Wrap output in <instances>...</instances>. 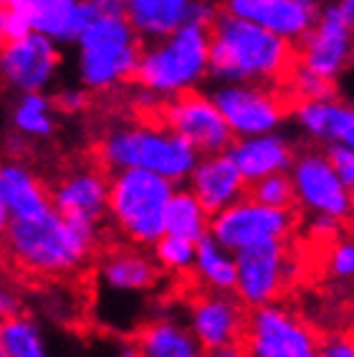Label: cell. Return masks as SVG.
I'll return each instance as SVG.
<instances>
[{"label": "cell", "mask_w": 354, "mask_h": 357, "mask_svg": "<svg viewBox=\"0 0 354 357\" xmlns=\"http://www.w3.org/2000/svg\"><path fill=\"white\" fill-rule=\"evenodd\" d=\"M208 63L213 74L223 79L263 82L286 89L299 69V46L293 38L236 18L215 6L208 21Z\"/></svg>", "instance_id": "cell-1"}, {"label": "cell", "mask_w": 354, "mask_h": 357, "mask_svg": "<svg viewBox=\"0 0 354 357\" xmlns=\"http://www.w3.org/2000/svg\"><path fill=\"white\" fill-rule=\"evenodd\" d=\"M6 251L15 266L36 276H71L82 271L99 243V228L63 218L54 208L38 218L10 220Z\"/></svg>", "instance_id": "cell-2"}, {"label": "cell", "mask_w": 354, "mask_h": 357, "mask_svg": "<svg viewBox=\"0 0 354 357\" xmlns=\"http://www.w3.org/2000/svg\"><path fill=\"white\" fill-rule=\"evenodd\" d=\"M94 158L107 172L142 167L180 183L198 162V150L170 130L132 122L104 132L94 144Z\"/></svg>", "instance_id": "cell-3"}, {"label": "cell", "mask_w": 354, "mask_h": 357, "mask_svg": "<svg viewBox=\"0 0 354 357\" xmlns=\"http://www.w3.org/2000/svg\"><path fill=\"white\" fill-rule=\"evenodd\" d=\"M175 183L142 167H127L109 175L107 218L127 243L152 248L164 234V211Z\"/></svg>", "instance_id": "cell-4"}, {"label": "cell", "mask_w": 354, "mask_h": 357, "mask_svg": "<svg viewBox=\"0 0 354 357\" xmlns=\"http://www.w3.org/2000/svg\"><path fill=\"white\" fill-rule=\"evenodd\" d=\"M82 43V82L91 91H107L119 86H132L137 61L144 51L124 10H109L88 23L79 36Z\"/></svg>", "instance_id": "cell-5"}, {"label": "cell", "mask_w": 354, "mask_h": 357, "mask_svg": "<svg viewBox=\"0 0 354 357\" xmlns=\"http://www.w3.org/2000/svg\"><path fill=\"white\" fill-rule=\"evenodd\" d=\"M208 63V23L185 21L160 48L142 51L132 86L177 91L198 82Z\"/></svg>", "instance_id": "cell-6"}, {"label": "cell", "mask_w": 354, "mask_h": 357, "mask_svg": "<svg viewBox=\"0 0 354 357\" xmlns=\"http://www.w3.org/2000/svg\"><path fill=\"white\" fill-rule=\"evenodd\" d=\"M296 251L291 241H266L236 251V287L233 294L248 310L279 302L296 282Z\"/></svg>", "instance_id": "cell-7"}, {"label": "cell", "mask_w": 354, "mask_h": 357, "mask_svg": "<svg viewBox=\"0 0 354 357\" xmlns=\"http://www.w3.org/2000/svg\"><path fill=\"white\" fill-rule=\"evenodd\" d=\"M299 223V208H271L243 195L210 215V236L236 254L266 241H291Z\"/></svg>", "instance_id": "cell-8"}, {"label": "cell", "mask_w": 354, "mask_h": 357, "mask_svg": "<svg viewBox=\"0 0 354 357\" xmlns=\"http://www.w3.org/2000/svg\"><path fill=\"white\" fill-rule=\"evenodd\" d=\"M321 337L307 319L273 302L248 310L243 347L248 357H319Z\"/></svg>", "instance_id": "cell-9"}, {"label": "cell", "mask_w": 354, "mask_h": 357, "mask_svg": "<svg viewBox=\"0 0 354 357\" xmlns=\"http://www.w3.org/2000/svg\"><path fill=\"white\" fill-rule=\"evenodd\" d=\"M296 208L309 215H329L341 223L354 220V190L334 172L327 152L304 150L291 162Z\"/></svg>", "instance_id": "cell-10"}, {"label": "cell", "mask_w": 354, "mask_h": 357, "mask_svg": "<svg viewBox=\"0 0 354 357\" xmlns=\"http://www.w3.org/2000/svg\"><path fill=\"white\" fill-rule=\"evenodd\" d=\"M215 107L236 137L271 132L281 119L296 112V99L284 86H228L215 94Z\"/></svg>", "instance_id": "cell-11"}, {"label": "cell", "mask_w": 354, "mask_h": 357, "mask_svg": "<svg viewBox=\"0 0 354 357\" xmlns=\"http://www.w3.org/2000/svg\"><path fill=\"white\" fill-rule=\"evenodd\" d=\"M183 319L205 350L243 342L248 307L233 291L198 289L185 302Z\"/></svg>", "instance_id": "cell-12"}, {"label": "cell", "mask_w": 354, "mask_h": 357, "mask_svg": "<svg viewBox=\"0 0 354 357\" xmlns=\"http://www.w3.org/2000/svg\"><path fill=\"white\" fill-rule=\"evenodd\" d=\"M109 172L102 165H84L63 172L51 188V206L63 218L99 228L107 218Z\"/></svg>", "instance_id": "cell-13"}, {"label": "cell", "mask_w": 354, "mask_h": 357, "mask_svg": "<svg viewBox=\"0 0 354 357\" xmlns=\"http://www.w3.org/2000/svg\"><path fill=\"white\" fill-rule=\"evenodd\" d=\"M59 61L61 56L54 41L31 31L0 46V82L21 91H41L59 69Z\"/></svg>", "instance_id": "cell-14"}, {"label": "cell", "mask_w": 354, "mask_h": 357, "mask_svg": "<svg viewBox=\"0 0 354 357\" xmlns=\"http://www.w3.org/2000/svg\"><path fill=\"white\" fill-rule=\"evenodd\" d=\"M296 46H299V63L314 74L334 79L341 69H347L354 56V46L349 38V28L341 21L339 6L327 8L319 15V23L309 28L301 38H296Z\"/></svg>", "instance_id": "cell-15"}, {"label": "cell", "mask_w": 354, "mask_h": 357, "mask_svg": "<svg viewBox=\"0 0 354 357\" xmlns=\"http://www.w3.org/2000/svg\"><path fill=\"white\" fill-rule=\"evenodd\" d=\"M96 279L107 294H147L160 284L162 268L144 248L127 243L111 248L99 261Z\"/></svg>", "instance_id": "cell-16"}, {"label": "cell", "mask_w": 354, "mask_h": 357, "mask_svg": "<svg viewBox=\"0 0 354 357\" xmlns=\"http://www.w3.org/2000/svg\"><path fill=\"white\" fill-rule=\"evenodd\" d=\"M187 183H190L187 190L203 203V208L210 215H215L248 192V183L228 152H215V155H205L203 160H198L187 175Z\"/></svg>", "instance_id": "cell-17"}, {"label": "cell", "mask_w": 354, "mask_h": 357, "mask_svg": "<svg viewBox=\"0 0 354 357\" xmlns=\"http://www.w3.org/2000/svg\"><path fill=\"white\" fill-rule=\"evenodd\" d=\"M218 8L293 41L307 33L316 18L314 0H223Z\"/></svg>", "instance_id": "cell-18"}, {"label": "cell", "mask_w": 354, "mask_h": 357, "mask_svg": "<svg viewBox=\"0 0 354 357\" xmlns=\"http://www.w3.org/2000/svg\"><path fill=\"white\" fill-rule=\"evenodd\" d=\"M0 203L10 213V220L38 218L54 208L46 183L21 160L0 162Z\"/></svg>", "instance_id": "cell-19"}, {"label": "cell", "mask_w": 354, "mask_h": 357, "mask_svg": "<svg viewBox=\"0 0 354 357\" xmlns=\"http://www.w3.org/2000/svg\"><path fill=\"white\" fill-rule=\"evenodd\" d=\"M134 347L142 357H203L205 347L192 335L187 322L175 314L144 319L134 332Z\"/></svg>", "instance_id": "cell-20"}, {"label": "cell", "mask_w": 354, "mask_h": 357, "mask_svg": "<svg viewBox=\"0 0 354 357\" xmlns=\"http://www.w3.org/2000/svg\"><path fill=\"white\" fill-rule=\"evenodd\" d=\"M225 152L238 165L245 183L261 180L266 175H273V172H286L296 158V152L286 139L279 135H268V132L233 139Z\"/></svg>", "instance_id": "cell-21"}, {"label": "cell", "mask_w": 354, "mask_h": 357, "mask_svg": "<svg viewBox=\"0 0 354 357\" xmlns=\"http://www.w3.org/2000/svg\"><path fill=\"white\" fill-rule=\"evenodd\" d=\"M304 130L321 142H339L354 150V107L337 104L332 99H309L293 112Z\"/></svg>", "instance_id": "cell-22"}, {"label": "cell", "mask_w": 354, "mask_h": 357, "mask_svg": "<svg viewBox=\"0 0 354 357\" xmlns=\"http://www.w3.org/2000/svg\"><path fill=\"white\" fill-rule=\"evenodd\" d=\"M190 0H127L124 15L139 36H172L187 21Z\"/></svg>", "instance_id": "cell-23"}, {"label": "cell", "mask_w": 354, "mask_h": 357, "mask_svg": "<svg viewBox=\"0 0 354 357\" xmlns=\"http://www.w3.org/2000/svg\"><path fill=\"white\" fill-rule=\"evenodd\" d=\"M190 276L200 284V289L233 291V287H236V254L220 246L218 241L208 234L195 246V264H192Z\"/></svg>", "instance_id": "cell-24"}, {"label": "cell", "mask_w": 354, "mask_h": 357, "mask_svg": "<svg viewBox=\"0 0 354 357\" xmlns=\"http://www.w3.org/2000/svg\"><path fill=\"white\" fill-rule=\"evenodd\" d=\"M164 234L183 236L198 243L210 234V213L190 190H175L164 211Z\"/></svg>", "instance_id": "cell-25"}, {"label": "cell", "mask_w": 354, "mask_h": 357, "mask_svg": "<svg viewBox=\"0 0 354 357\" xmlns=\"http://www.w3.org/2000/svg\"><path fill=\"white\" fill-rule=\"evenodd\" d=\"M0 347L8 357H51L43 327L26 312L0 319Z\"/></svg>", "instance_id": "cell-26"}, {"label": "cell", "mask_w": 354, "mask_h": 357, "mask_svg": "<svg viewBox=\"0 0 354 357\" xmlns=\"http://www.w3.org/2000/svg\"><path fill=\"white\" fill-rule=\"evenodd\" d=\"M54 104L51 99H46L38 91H23V96L18 99L13 109V127L18 135L31 139H46L54 135L56 124L54 117Z\"/></svg>", "instance_id": "cell-27"}, {"label": "cell", "mask_w": 354, "mask_h": 357, "mask_svg": "<svg viewBox=\"0 0 354 357\" xmlns=\"http://www.w3.org/2000/svg\"><path fill=\"white\" fill-rule=\"evenodd\" d=\"M195 241L183 238V236L162 234L152 246V259L164 274L172 276H187L195 264Z\"/></svg>", "instance_id": "cell-28"}, {"label": "cell", "mask_w": 354, "mask_h": 357, "mask_svg": "<svg viewBox=\"0 0 354 357\" xmlns=\"http://www.w3.org/2000/svg\"><path fill=\"white\" fill-rule=\"evenodd\" d=\"M321 251V266L327 279L334 284H349L354 287V234L341 231L337 238L319 248Z\"/></svg>", "instance_id": "cell-29"}, {"label": "cell", "mask_w": 354, "mask_h": 357, "mask_svg": "<svg viewBox=\"0 0 354 357\" xmlns=\"http://www.w3.org/2000/svg\"><path fill=\"white\" fill-rule=\"evenodd\" d=\"M245 195L271 208H296L293 180L286 172H273V175H266L261 180H253V183H248Z\"/></svg>", "instance_id": "cell-30"}, {"label": "cell", "mask_w": 354, "mask_h": 357, "mask_svg": "<svg viewBox=\"0 0 354 357\" xmlns=\"http://www.w3.org/2000/svg\"><path fill=\"white\" fill-rule=\"evenodd\" d=\"M327 160L332 162L334 172L339 175V180L349 190H354V150L347 144L332 142L327 150Z\"/></svg>", "instance_id": "cell-31"}, {"label": "cell", "mask_w": 354, "mask_h": 357, "mask_svg": "<svg viewBox=\"0 0 354 357\" xmlns=\"http://www.w3.org/2000/svg\"><path fill=\"white\" fill-rule=\"evenodd\" d=\"M319 357H354V335L337 332L319 342Z\"/></svg>", "instance_id": "cell-32"}, {"label": "cell", "mask_w": 354, "mask_h": 357, "mask_svg": "<svg viewBox=\"0 0 354 357\" xmlns=\"http://www.w3.org/2000/svg\"><path fill=\"white\" fill-rule=\"evenodd\" d=\"M51 104H54V109H59V112L76 114V112H84L91 107V96H88V91L66 89V91H59V94L51 99Z\"/></svg>", "instance_id": "cell-33"}, {"label": "cell", "mask_w": 354, "mask_h": 357, "mask_svg": "<svg viewBox=\"0 0 354 357\" xmlns=\"http://www.w3.org/2000/svg\"><path fill=\"white\" fill-rule=\"evenodd\" d=\"M26 299L15 287L0 282V319H10L15 314H23Z\"/></svg>", "instance_id": "cell-34"}, {"label": "cell", "mask_w": 354, "mask_h": 357, "mask_svg": "<svg viewBox=\"0 0 354 357\" xmlns=\"http://www.w3.org/2000/svg\"><path fill=\"white\" fill-rule=\"evenodd\" d=\"M203 357H248V355H245L243 342H238V344H223V347H213V350H205Z\"/></svg>", "instance_id": "cell-35"}, {"label": "cell", "mask_w": 354, "mask_h": 357, "mask_svg": "<svg viewBox=\"0 0 354 357\" xmlns=\"http://www.w3.org/2000/svg\"><path fill=\"white\" fill-rule=\"evenodd\" d=\"M59 3H76V0H15L13 8H23V10H33L41 6H59Z\"/></svg>", "instance_id": "cell-36"}, {"label": "cell", "mask_w": 354, "mask_h": 357, "mask_svg": "<svg viewBox=\"0 0 354 357\" xmlns=\"http://www.w3.org/2000/svg\"><path fill=\"white\" fill-rule=\"evenodd\" d=\"M339 13H341V21H344V26L349 28V33H354V0H341Z\"/></svg>", "instance_id": "cell-37"}, {"label": "cell", "mask_w": 354, "mask_h": 357, "mask_svg": "<svg viewBox=\"0 0 354 357\" xmlns=\"http://www.w3.org/2000/svg\"><path fill=\"white\" fill-rule=\"evenodd\" d=\"M8 226H10V213L6 211V206L0 203V241L6 238V234H8Z\"/></svg>", "instance_id": "cell-38"}, {"label": "cell", "mask_w": 354, "mask_h": 357, "mask_svg": "<svg viewBox=\"0 0 354 357\" xmlns=\"http://www.w3.org/2000/svg\"><path fill=\"white\" fill-rule=\"evenodd\" d=\"M114 357H142V355L137 352L134 344H122V347L116 350V355H114Z\"/></svg>", "instance_id": "cell-39"}, {"label": "cell", "mask_w": 354, "mask_h": 357, "mask_svg": "<svg viewBox=\"0 0 354 357\" xmlns=\"http://www.w3.org/2000/svg\"><path fill=\"white\" fill-rule=\"evenodd\" d=\"M111 3H116V6H124V3H127V0H111Z\"/></svg>", "instance_id": "cell-40"}, {"label": "cell", "mask_w": 354, "mask_h": 357, "mask_svg": "<svg viewBox=\"0 0 354 357\" xmlns=\"http://www.w3.org/2000/svg\"><path fill=\"white\" fill-rule=\"evenodd\" d=\"M0 357H8V355H6V350H3V347H0Z\"/></svg>", "instance_id": "cell-41"}, {"label": "cell", "mask_w": 354, "mask_h": 357, "mask_svg": "<svg viewBox=\"0 0 354 357\" xmlns=\"http://www.w3.org/2000/svg\"><path fill=\"white\" fill-rule=\"evenodd\" d=\"M0 271H3V256H0Z\"/></svg>", "instance_id": "cell-42"}, {"label": "cell", "mask_w": 354, "mask_h": 357, "mask_svg": "<svg viewBox=\"0 0 354 357\" xmlns=\"http://www.w3.org/2000/svg\"><path fill=\"white\" fill-rule=\"evenodd\" d=\"M3 43H6V41H3V36H0V46H3Z\"/></svg>", "instance_id": "cell-43"}]
</instances>
